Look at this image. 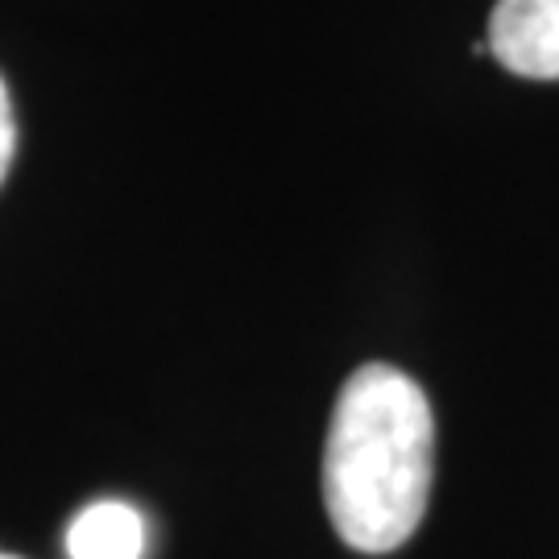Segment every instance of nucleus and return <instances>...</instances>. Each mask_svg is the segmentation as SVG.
<instances>
[{
  "label": "nucleus",
  "instance_id": "obj_5",
  "mask_svg": "<svg viewBox=\"0 0 559 559\" xmlns=\"http://www.w3.org/2000/svg\"><path fill=\"white\" fill-rule=\"evenodd\" d=\"M0 559H17V556H9V551H0Z\"/></svg>",
  "mask_w": 559,
  "mask_h": 559
},
{
  "label": "nucleus",
  "instance_id": "obj_2",
  "mask_svg": "<svg viewBox=\"0 0 559 559\" xmlns=\"http://www.w3.org/2000/svg\"><path fill=\"white\" fill-rule=\"evenodd\" d=\"M485 41L522 80H559V0H498Z\"/></svg>",
  "mask_w": 559,
  "mask_h": 559
},
{
  "label": "nucleus",
  "instance_id": "obj_4",
  "mask_svg": "<svg viewBox=\"0 0 559 559\" xmlns=\"http://www.w3.org/2000/svg\"><path fill=\"white\" fill-rule=\"evenodd\" d=\"M17 150V117H13V100H9V87L0 80V182L9 175V162Z\"/></svg>",
  "mask_w": 559,
  "mask_h": 559
},
{
  "label": "nucleus",
  "instance_id": "obj_3",
  "mask_svg": "<svg viewBox=\"0 0 559 559\" xmlns=\"http://www.w3.org/2000/svg\"><path fill=\"white\" fill-rule=\"evenodd\" d=\"M67 556L71 559H141L145 556V522L138 506L104 498L83 506L67 526Z\"/></svg>",
  "mask_w": 559,
  "mask_h": 559
},
{
  "label": "nucleus",
  "instance_id": "obj_1",
  "mask_svg": "<svg viewBox=\"0 0 559 559\" xmlns=\"http://www.w3.org/2000/svg\"><path fill=\"white\" fill-rule=\"evenodd\" d=\"M436 419L419 381L360 365L344 381L323 443V506L353 551L385 556L415 535L431 498Z\"/></svg>",
  "mask_w": 559,
  "mask_h": 559
}]
</instances>
